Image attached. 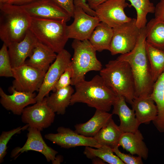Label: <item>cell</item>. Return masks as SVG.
<instances>
[{"mask_svg": "<svg viewBox=\"0 0 164 164\" xmlns=\"http://www.w3.org/2000/svg\"><path fill=\"white\" fill-rule=\"evenodd\" d=\"M128 6L130 5L125 0H108L98 5L94 10L100 22L114 28L132 19L124 11Z\"/></svg>", "mask_w": 164, "mask_h": 164, "instance_id": "10", "label": "cell"}, {"mask_svg": "<svg viewBox=\"0 0 164 164\" xmlns=\"http://www.w3.org/2000/svg\"><path fill=\"white\" fill-rule=\"evenodd\" d=\"M86 2L87 0H74L73 1L75 7L79 6L89 15L96 16L95 10L91 9Z\"/></svg>", "mask_w": 164, "mask_h": 164, "instance_id": "36", "label": "cell"}, {"mask_svg": "<svg viewBox=\"0 0 164 164\" xmlns=\"http://www.w3.org/2000/svg\"><path fill=\"white\" fill-rule=\"evenodd\" d=\"M125 98L117 95L113 107L112 114L118 115L120 124L119 126L123 132H135L140 125L138 121L134 110L130 108L126 103Z\"/></svg>", "mask_w": 164, "mask_h": 164, "instance_id": "18", "label": "cell"}, {"mask_svg": "<svg viewBox=\"0 0 164 164\" xmlns=\"http://www.w3.org/2000/svg\"><path fill=\"white\" fill-rule=\"evenodd\" d=\"M71 46L74 53L70 63L73 72L71 85L75 86L85 80V75L88 72L100 71L102 65L97 57L96 51L88 40L74 39Z\"/></svg>", "mask_w": 164, "mask_h": 164, "instance_id": "6", "label": "cell"}, {"mask_svg": "<svg viewBox=\"0 0 164 164\" xmlns=\"http://www.w3.org/2000/svg\"><path fill=\"white\" fill-rule=\"evenodd\" d=\"M29 127L28 124L21 127H19L8 131H3L0 136V163H2L6 154L7 144L12 137L16 133L20 132Z\"/></svg>", "mask_w": 164, "mask_h": 164, "instance_id": "32", "label": "cell"}, {"mask_svg": "<svg viewBox=\"0 0 164 164\" xmlns=\"http://www.w3.org/2000/svg\"><path fill=\"white\" fill-rule=\"evenodd\" d=\"M113 33V28L105 23L100 22L88 40L96 51H109Z\"/></svg>", "mask_w": 164, "mask_h": 164, "instance_id": "25", "label": "cell"}, {"mask_svg": "<svg viewBox=\"0 0 164 164\" xmlns=\"http://www.w3.org/2000/svg\"><path fill=\"white\" fill-rule=\"evenodd\" d=\"M73 74V70L70 63L60 77L52 91L54 92L59 89L71 85Z\"/></svg>", "mask_w": 164, "mask_h": 164, "instance_id": "33", "label": "cell"}, {"mask_svg": "<svg viewBox=\"0 0 164 164\" xmlns=\"http://www.w3.org/2000/svg\"><path fill=\"white\" fill-rule=\"evenodd\" d=\"M146 41L152 46L164 50V21L155 18L146 26Z\"/></svg>", "mask_w": 164, "mask_h": 164, "instance_id": "27", "label": "cell"}, {"mask_svg": "<svg viewBox=\"0 0 164 164\" xmlns=\"http://www.w3.org/2000/svg\"><path fill=\"white\" fill-rule=\"evenodd\" d=\"M31 17L21 5L0 4V38L7 46L22 40L29 30Z\"/></svg>", "mask_w": 164, "mask_h": 164, "instance_id": "3", "label": "cell"}, {"mask_svg": "<svg viewBox=\"0 0 164 164\" xmlns=\"http://www.w3.org/2000/svg\"><path fill=\"white\" fill-rule=\"evenodd\" d=\"M150 96L157 109V115L152 122L159 132L164 133V72L154 83Z\"/></svg>", "mask_w": 164, "mask_h": 164, "instance_id": "23", "label": "cell"}, {"mask_svg": "<svg viewBox=\"0 0 164 164\" xmlns=\"http://www.w3.org/2000/svg\"><path fill=\"white\" fill-rule=\"evenodd\" d=\"M38 41L29 30L22 40L12 43L8 46L12 68L25 64L26 58L31 55Z\"/></svg>", "mask_w": 164, "mask_h": 164, "instance_id": "17", "label": "cell"}, {"mask_svg": "<svg viewBox=\"0 0 164 164\" xmlns=\"http://www.w3.org/2000/svg\"><path fill=\"white\" fill-rule=\"evenodd\" d=\"M74 86L75 90L71 99V105L76 103H83L96 109L108 112L117 97L105 84L100 75H95L89 81H81Z\"/></svg>", "mask_w": 164, "mask_h": 164, "instance_id": "2", "label": "cell"}, {"mask_svg": "<svg viewBox=\"0 0 164 164\" xmlns=\"http://www.w3.org/2000/svg\"><path fill=\"white\" fill-rule=\"evenodd\" d=\"M108 0H87L90 8L94 10L99 5Z\"/></svg>", "mask_w": 164, "mask_h": 164, "instance_id": "38", "label": "cell"}, {"mask_svg": "<svg viewBox=\"0 0 164 164\" xmlns=\"http://www.w3.org/2000/svg\"><path fill=\"white\" fill-rule=\"evenodd\" d=\"M113 114L96 109L92 117L86 122L75 125L77 133L87 137H93L112 118Z\"/></svg>", "mask_w": 164, "mask_h": 164, "instance_id": "22", "label": "cell"}, {"mask_svg": "<svg viewBox=\"0 0 164 164\" xmlns=\"http://www.w3.org/2000/svg\"><path fill=\"white\" fill-rule=\"evenodd\" d=\"M53 0L64 9L71 17H73L75 10L74 0Z\"/></svg>", "mask_w": 164, "mask_h": 164, "instance_id": "35", "label": "cell"}, {"mask_svg": "<svg viewBox=\"0 0 164 164\" xmlns=\"http://www.w3.org/2000/svg\"><path fill=\"white\" fill-rule=\"evenodd\" d=\"M31 17L29 30L38 41L57 53L64 49L69 39L67 31V22Z\"/></svg>", "mask_w": 164, "mask_h": 164, "instance_id": "5", "label": "cell"}, {"mask_svg": "<svg viewBox=\"0 0 164 164\" xmlns=\"http://www.w3.org/2000/svg\"><path fill=\"white\" fill-rule=\"evenodd\" d=\"M85 146L84 154L88 159L99 158L110 164H125L116 155L114 154L112 149L109 147L102 145L99 148L94 149Z\"/></svg>", "mask_w": 164, "mask_h": 164, "instance_id": "29", "label": "cell"}, {"mask_svg": "<svg viewBox=\"0 0 164 164\" xmlns=\"http://www.w3.org/2000/svg\"><path fill=\"white\" fill-rule=\"evenodd\" d=\"M131 3L130 6L135 9L137 13L136 24L140 29L145 27L146 24V16L149 13H155V7L150 0H125Z\"/></svg>", "mask_w": 164, "mask_h": 164, "instance_id": "30", "label": "cell"}, {"mask_svg": "<svg viewBox=\"0 0 164 164\" xmlns=\"http://www.w3.org/2000/svg\"><path fill=\"white\" fill-rule=\"evenodd\" d=\"M63 161V158L62 156L60 155H58L57 156H56V158L52 162L53 164H60Z\"/></svg>", "mask_w": 164, "mask_h": 164, "instance_id": "41", "label": "cell"}, {"mask_svg": "<svg viewBox=\"0 0 164 164\" xmlns=\"http://www.w3.org/2000/svg\"><path fill=\"white\" fill-rule=\"evenodd\" d=\"M155 18L164 21V0H160L155 7Z\"/></svg>", "mask_w": 164, "mask_h": 164, "instance_id": "37", "label": "cell"}, {"mask_svg": "<svg viewBox=\"0 0 164 164\" xmlns=\"http://www.w3.org/2000/svg\"><path fill=\"white\" fill-rule=\"evenodd\" d=\"M11 0H0V4L9 3Z\"/></svg>", "mask_w": 164, "mask_h": 164, "instance_id": "42", "label": "cell"}, {"mask_svg": "<svg viewBox=\"0 0 164 164\" xmlns=\"http://www.w3.org/2000/svg\"><path fill=\"white\" fill-rule=\"evenodd\" d=\"M119 146L112 149L114 153L125 163V164H142V158L136 156L131 154H125L121 152L119 149Z\"/></svg>", "mask_w": 164, "mask_h": 164, "instance_id": "34", "label": "cell"}, {"mask_svg": "<svg viewBox=\"0 0 164 164\" xmlns=\"http://www.w3.org/2000/svg\"><path fill=\"white\" fill-rule=\"evenodd\" d=\"M144 139L138 129L135 132H123L119 140L118 145L130 154L136 155L146 160L149 155V149Z\"/></svg>", "mask_w": 164, "mask_h": 164, "instance_id": "19", "label": "cell"}, {"mask_svg": "<svg viewBox=\"0 0 164 164\" xmlns=\"http://www.w3.org/2000/svg\"><path fill=\"white\" fill-rule=\"evenodd\" d=\"M36 0H11L9 3L17 5H22Z\"/></svg>", "mask_w": 164, "mask_h": 164, "instance_id": "39", "label": "cell"}, {"mask_svg": "<svg viewBox=\"0 0 164 164\" xmlns=\"http://www.w3.org/2000/svg\"><path fill=\"white\" fill-rule=\"evenodd\" d=\"M12 72L14 80L11 87L18 91L33 93L39 91L46 72L25 64L12 68Z\"/></svg>", "mask_w": 164, "mask_h": 164, "instance_id": "8", "label": "cell"}, {"mask_svg": "<svg viewBox=\"0 0 164 164\" xmlns=\"http://www.w3.org/2000/svg\"><path fill=\"white\" fill-rule=\"evenodd\" d=\"M73 17L72 23L67 26L69 39L80 41L88 40L95 27L100 22L97 16L89 15L79 6L75 7Z\"/></svg>", "mask_w": 164, "mask_h": 164, "instance_id": "12", "label": "cell"}, {"mask_svg": "<svg viewBox=\"0 0 164 164\" xmlns=\"http://www.w3.org/2000/svg\"><path fill=\"white\" fill-rule=\"evenodd\" d=\"M146 38L145 26L140 29L134 48L117 59L127 62L130 66L135 83V97L150 96L155 83L146 50Z\"/></svg>", "mask_w": 164, "mask_h": 164, "instance_id": "1", "label": "cell"}, {"mask_svg": "<svg viewBox=\"0 0 164 164\" xmlns=\"http://www.w3.org/2000/svg\"><path fill=\"white\" fill-rule=\"evenodd\" d=\"M74 92L71 85L59 89L46 97L47 104L55 113L63 115L67 108L70 105Z\"/></svg>", "mask_w": 164, "mask_h": 164, "instance_id": "24", "label": "cell"}, {"mask_svg": "<svg viewBox=\"0 0 164 164\" xmlns=\"http://www.w3.org/2000/svg\"><path fill=\"white\" fill-rule=\"evenodd\" d=\"M146 48L152 78L155 82L164 72V50L156 48L146 41Z\"/></svg>", "mask_w": 164, "mask_h": 164, "instance_id": "28", "label": "cell"}, {"mask_svg": "<svg viewBox=\"0 0 164 164\" xmlns=\"http://www.w3.org/2000/svg\"><path fill=\"white\" fill-rule=\"evenodd\" d=\"M11 95L6 94L0 87V102L6 109L15 115H22L26 107L37 102L35 92L27 93L18 91L11 86L9 88Z\"/></svg>", "mask_w": 164, "mask_h": 164, "instance_id": "16", "label": "cell"}, {"mask_svg": "<svg viewBox=\"0 0 164 164\" xmlns=\"http://www.w3.org/2000/svg\"><path fill=\"white\" fill-rule=\"evenodd\" d=\"M0 76L7 77L13 76L8 46L4 43L0 50Z\"/></svg>", "mask_w": 164, "mask_h": 164, "instance_id": "31", "label": "cell"}, {"mask_svg": "<svg viewBox=\"0 0 164 164\" xmlns=\"http://www.w3.org/2000/svg\"><path fill=\"white\" fill-rule=\"evenodd\" d=\"M56 56V53L51 48L38 41L25 64L46 72Z\"/></svg>", "mask_w": 164, "mask_h": 164, "instance_id": "21", "label": "cell"}, {"mask_svg": "<svg viewBox=\"0 0 164 164\" xmlns=\"http://www.w3.org/2000/svg\"><path fill=\"white\" fill-rule=\"evenodd\" d=\"M105 84L117 95L124 97L131 104L135 97L134 77L129 64L116 59L111 60L100 71Z\"/></svg>", "mask_w": 164, "mask_h": 164, "instance_id": "4", "label": "cell"}, {"mask_svg": "<svg viewBox=\"0 0 164 164\" xmlns=\"http://www.w3.org/2000/svg\"><path fill=\"white\" fill-rule=\"evenodd\" d=\"M92 163L94 164H106L103 160L98 158H95L92 159Z\"/></svg>", "mask_w": 164, "mask_h": 164, "instance_id": "40", "label": "cell"}, {"mask_svg": "<svg viewBox=\"0 0 164 164\" xmlns=\"http://www.w3.org/2000/svg\"><path fill=\"white\" fill-rule=\"evenodd\" d=\"M57 131L56 133L46 134L45 138L61 148L69 149L79 146H87L99 148L102 146L94 137L84 136L70 128L60 127Z\"/></svg>", "mask_w": 164, "mask_h": 164, "instance_id": "13", "label": "cell"}, {"mask_svg": "<svg viewBox=\"0 0 164 164\" xmlns=\"http://www.w3.org/2000/svg\"><path fill=\"white\" fill-rule=\"evenodd\" d=\"M131 105L140 125L149 124L155 119L157 108L150 96L135 97Z\"/></svg>", "mask_w": 164, "mask_h": 164, "instance_id": "20", "label": "cell"}, {"mask_svg": "<svg viewBox=\"0 0 164 164\" xmlns=\"http://www.w3.org/2000/svg\"><path fill=\"white\" fill-rule=\"evenodd\" d=\"M28 130L27 138L25 144L22 147L14 149L11 152V157H15L19 153L21 154L29 151H34L43 154L48 162H53L58 152L47 145L42 137L40 131L29 126Z\"/></svg>", "mask_w": 164, "mask_h": 164, "instance_id": "15", "label": "cell"}, {"mask_svg": "<svg viewBox=\"0 0 164 164\" xmlns=\"http://www.w3.org/2000/svg\"><path fill=\"white\" fill-rule=\"evenodd\" d=\"M21 6L32 17L63 20L67 22L71 17L53 0H37Z\"/></svg>", "mask_w": 164, "mask_h": 164, "instance_id": "14", "label": "cell"}, {"mask_svg": "<svg viewBox=\"0 0 164 164\" xmlns=\"http://www.w3.org/2000/svg\"><path fill=\"white\" fill-rule=\"evenodd\" d=\"M122 133L119 126L111 118L93 137L101 145L113 149L119 146V140Z\"/></svg>", "mask_w": 164, "mask_h": 164, "instance_id": "26", "label": "cell"}, {"mask_svg": "<svg viewBox=\"0 0 164 164\" xmlns=\"http://www.w3.org/2000/svg\"><path fill=\"white\" fill-rule=\"evenodd\" d=\"M55 113L48 105L46 97L31 106L26 107L22 114V122L41 131L53 122Z\"/></svg>", "mask_w": 164, "mask_h": 164, "instance_id": "11", "label": "cell"}, {"mask_svg": "<svg viewBox=\"0 0 164 164\" xmlns=\"http://www.w3.org/2000/svg\"><path fill=\"white\" fill-rule=\"evenodd\" d=\"M134 18L116 27L113 28V33L109 51L114 55L128 53L135 47L140 29L136 24Z\"/></svg>", "mask_w": 164, "mask_h": 164, "instance_id": "7", "label": "cell"}, {"mask_svg": "<svg viewBox=\"0 0 164 164\" xmlns=\"http://www.w3.org/2000/svg\"><path fill=\"white\" fill-rule=\"evenodd\" d=\"M71 55L64 49L57 53L56 58L46 72L43 83L36 97L37 102L49 95L62 74L70 64Z\"/></svg>", "mask_w": 164, "mask_h": 164, "instance_id": "9", "label": "cell"}]
</instances>
